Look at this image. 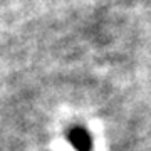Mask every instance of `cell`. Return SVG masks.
<instances>
[{
	"mask_svg": "<svg viewBox=\"0 0 151 151\" xmlns=\"http://www.w3.org/2000/svg\"><path fill=\"white\" fill-rule=\"evenodd\" d=\"M67 139L70 141V145L76 148V151H92V141L91 136L84 128L81 126H76L70 128L67 133Z\"/></svg>",
	"mask_w": 151,
	"mask_h": 151,
	"instance_id": "1",
	"label": "cell"
}]
</instances>
